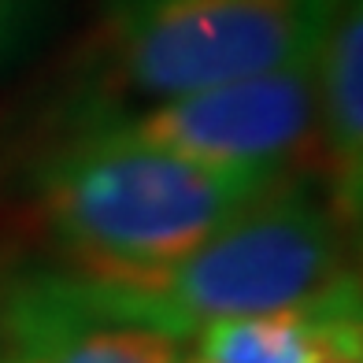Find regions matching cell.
Instances as JSON below:
<instances>
[{
  "label": "cell",
  "instance_id": "9c48e42d",
  "mask_svg": "<svg viewBox=\"0 0 363 363\" xmlns=\"http://www.w3.org/2000/svg\"><path fill=\"white\" fill-rule=\"evenodd\" d=\"M178 363H204V359H196L189 349H182V356H178Z\"/></svg>",
  "mask_w": 363,
  "mask_h": 363
},
{
  "label": "cell",
  "instance_id": "5b68a950",
  "mask_svg": "<svg viewBox=\"0 0 363 363\" xmlns=\"http://www.w3.org/2000/svg\"><path fill=\"white\" fill-rule=\"evenodd\" d=\"M186 345L96 315L60 274H26L0 296V363H178Z\"/></svg>",
  "mask_w": 363,
  "mask_h": 363
},
{
  "label": "cell",
  "instance_id": "277c9868",
  "mask_svg": "<svg viewBox=\"0 0 363 363\" xmlns=\"http://www.w3.org/2000/svg\"><path fill=\"white\" fill-rule=\"evenodd\" d=\"M315 119L319 52L267 74L167 96L111 123L193 163L289 178L301 174V160L315 152Z\"/></svg>",
  "mask_w": 363,
  "mask_h": 363
},
{
  "label": "cell",
  "instance_id": "52a82bcc",
  "mask_svg": "<svg viewBox=\"0 0 363 363\" xmlns=\"http://www.w3.org/2000/svg\"><path fill=\"white\" fill-rule=\"evenodd\" d=\"M315 152L326 171V201L345 226L363 204V4L341 0L319 48Z\"/></svg>",
  "mask_w": 363,
  "mask_h": 363
},
{
  "label": "cell",
  "instance_id": "ba28073f",
  "mask_svg": "<svg viewBox=\"0 0 363 363\" xmlns=\"http://www.w3.org/2000/svg\"><path fill=\"white\" fill-rule=\"evenodd\" d=\"M45 0H0V63L15 56L41 19Z\"/></svg>",
  "mask_w": 363,
  "mask_h": 363
},
{
  "label": "cell",
  "instance_id": "6da1fadb",
  "mask_svg": "<svg viewBox=\"0 0 363 363\" xmlns=\"http://www.w3.org/2000/svg\"><path fill=\"white\" fill-rule=\"evenodd\" d=\"M278 182L182 160L104 119L41 163L34 201L71 274L108 278L189 256Z\"/></svg>",
  "mask_w": 363,
  "mask_h": 363
},
{
  "label": "cell",
  "instance_id": "8992f818",
  "mask_svg": "<svg viewBox=\"0 0 363 363\" xmlns=\"http://www.w3.org/2000/svg\"><path fill=\"white\" fill-rule=\"evenodd\" d=\"M189 352L204 363H363L359 278L349 267L296 304L211 323Z\"/></svg>",
  "mask_w": 363,
  "mask_h": 363
},
{
  "label": "cell",
  "instance_id": "7a4b0ae2",
  "mask_svg": "<svg viewBox=\"0 0 363 363\" xmlns=\"http://www.w3.org/2000/svg\"><path fill=\"white\" fill-rule=\"evenodd\" d=\"M349 226L304 174L278 182L204 245L145 274H71V293L96 315L189 345L204 326L296 304L349 271Z\"/></svg>",
  "mask_w": 363,
  "mask_h": 363
},
{
  "label": "cell",
  "instance_id": "3957f363",
  "mask_svg": "<svg viewBox=\"0 0 363 363\" xmlns=\"http://www.w3.org/2000/svg\"><path fill=\"white\" fill-rule=\"evenodd\" d=\"M341 0H101L89 38L111 93L141 104L319 52Z\"/></svg>",
  "mask_w": 363,
  "mask_h": 363
}]
</instances>
